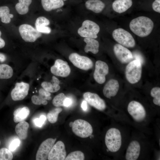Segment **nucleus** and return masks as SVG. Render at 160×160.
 Here are the masks:
<instances>
[{
	"label": "nucleus",
	"mask_w": 160,
	"mask_h": 160,
	"mask_svg": "<svg viewBox=\"0 0 160 160\" xmlns=\"http://www.w3.org/2000/svg\"><path fill=\"white\" fill-rule=\"evenodd\" d=\"M129 26L131 31L135 34L144 37L148 36L152 32L154 23L149 18L141 16L132 20Z\"/></svg>",
	"instance_id": "f257e3e1"
},
{
	"label": "nucleus",
	"mask_w": 160,
	"mask_h": 160,
	"mask_svg": "<svg viewBox=\"0 0 160 160\" xmlns=\"http://www.w3.org/2000/svg\"><path fill=\"white\" fill-rule=\"evenodd\" d=\"M106 147L109 151L116 153L121 148L122 144V137L119 129L116 127L109 129L105 137Z\"/></svg>",
	"instance_id": "f03ea898"
},
{
	"label": "nucleus",
	"mask_w": 160,
	"mask_h": 160,
	"mask_svg": "<svg viewBox=\"0 0 160 160\" xmlns=\"http://www.w3.org/2000/svg\"><path fill=\"white\" fill-rule=\"evenodd\" d=\"M127 114L136 123H144L147 120L148 113L144 107L138 101L132 100L127 105Z\"/></svg>",
	"instance_id": "7ed1b4c3"
},
{
	"label": "nucleus",
	"mask_w": 160,
	"mask_h": 160,
	"mask_svg": "<svg viewBox=\"0 0 160 160\" xmlns=\"http://www.w3.org/2000/svg\"><path fill=\"white\" fill-rule=\"evenodd\" d=\"M142 65L140 61L135 60L129 62L127 66L126 77L130 83L135 84L140 80L142 74Z\"/></svg>",
	"instance_id": "20e7f679"
},
{
	"label": "nucleus",
	"mask_w": 160,
	"mask_h": 160,
	"mask_svg": "<svg viewBox=\"0 0 160 160\" xmlns=\"http://www.w3.org/2000/svg\"><path fill=\"white\" fill-rule=\"evenodd\" d=\"M72 131L76 136L86 138L91 136L93 132L92 127L88 121L82 119L74 121L72 126Z\"/></svg>",
	"instance_id": "39448f33"
},
{
	"label": "nucleus",
	"mask_w": 160,
	"mask_h": 160,
	"mask_svg": "<svg viewBox=\"0 0 160 160\" xmlns=\"http://www.w3.org/2000/svg\"><path fill=\"white\" fill-rule=\"evenodd\" d=\"M100 31V27L96 23L89 20H86L82 23L77 32L81 37L95 39L97 37V34Z\"/></svg>",
	"instance_id": "423d86ee"
},
{
	"label": "nucleus",
	"mask_w": 160,
	"mask_h": 160,
	"mask_svg": "<svg viewBox=\"0 0 160 160\" xmlns=\"http://www.w3.org/2000/svg\"><path fill=\"white\" fill-rule=\"evenodd\" d=\"M112 35L116 41L124 47L132 48L135 45V41L132 35L123 28H118L114 30Z\"/></svg>",
	"instance_id": "0eeeda50"
},
{
	"label": "nucleus",
	"mask_w": 160,
	"mask_h": 160,
	"mask_svg": "<svg viewBox=\"0 0 160 160\" xmlns=\"http://www.w3.org/2000/svg\"><path fill=\"white\" fill-rule=\"evenodd\" d=\"M19 31L22 39L27 42H34L41 36V33L27 24L21 25L19 27Z\"/></svg>",
	"instance_id": "6e6552de"
},
{
	"label": "nucleus",
	"mask_w": 160,
	"mask_h": 160,
	"mask_svg": "<svg viewBox=\"0 0 160 160\" xmlns=\"http://www.w3.org/2000/svg\"><path fill=\"white\" fill-rule=\"evenodd\" d=\"M69 59L75 66L82 70H89L93 66V62L90 58L76 53L71 54L69 56Z\"/></svg>",
	"instance_id": "1a4fd4ad"
},
{
	"label": "nucleus",
	"mask_w": 160,
	"mask_h": 160,
	"mask_svg": "<svg viewBox=\"0 0 160 160\" xmlns=\"http://www.w3.org/2000/svg\"><path fill=\"white\" fill-rule=\"evenodd\" d=\"M83 96L88 103L97 110L103 111L106 109L105 101L97 94L87 92L84 94Z\"/></svg>",
	"instance_id": "9d476101"
},
{
	"label": "nucleus",
	"mask_w": 160,
	"mask_h": 160,
	"mask_svg": "<svg viewBox=\"0 0 160 160\" xmlns=\"http://www.w3.org/2000/svg\"><path fill=\"white\" fill-rule=\"evenodd\" d=\"M50 71L52 73L56 76L65 77L69 75L71 69L67 62L58 59L51 67Z\"/></svg>",
	"instance_id": "9b49d317"
},
{
	"label": "nucleus",
	"mask_w": 160,
	"mask_h": 160,
	"mask_svg": "<svg viewBox=\"0 0 160 160\" xmlns=\"http://www.w3.org/2000/svg\"><path fill=\"white\" fill-rule=\"evenodd\" d=\"M108 72L109 68L107 64L103 61L97 60L95 63L94 78L98 83L103 84L105 81V76Z\"/></svg>",
	"instance_id": "f8f14e48"
},
{
	"label": "nucleus",
	"mask_w": 160,
	"mask_h": 160,
	"mask_svg": "<svg viewBox=\"0 0 160 160\" xmlns=\"http://www.w3.org/2000/svg\"><path fill=\"white\" fill-rule=\"evenodd\" d=\"M56 138H48L43 141L40 145L36 155V160L47 159L49 153L54 145Z\"/></svg>",
	"instance_id": "ddd939ff"
},
{
	"label": "nucleus",
	"mask_w": 160,
	"mask_h": 160,
	"mask_svg": "<svg viewBox=\"0 0 160 160\" xmlns=\"http://www.w3.org/2000/svg\"><path fill=\"white\" fill-rule=\"evenodd\" d=\"M66 156L65 146L64 143L59 141L54 144L49 154L48 160H64Z\"/></svg>",
	"instance_id": "4468645a"
},
{
	"label": "nucleus",
	"mask_w": 160,
	"mask_h": 160,
	"mask_svg": "<svg viewBox=\"0 0 160 160\" xmlns=\"http://www.w3.org/2000/svg\"><path fill=\"white\" fill-rule=\"evenodd\" d=\"M114 54L118 60L123 63L130 62L133 58L131 52L124 46L116 44L113 47Z\"/></svg>",
	"instance_id": "2eb2a0df"
},
{
	"label": "nucleus",
	"mask_w": 160,
	"mask_h": 160,
	"mask_svg": "<svg viewBox=\"0 0 160 160\" xmlns=\"http://www.w3.org/2000/svg\"><path fill=\"white\" fill-rule=\"evenodd\" d=\"M29 89V85L27 83H17L11 93L12 99L14 101L23 100L27 95Z\"/></svg>",
	"instance_id": "dca6fc26"
},
{
	"label": "nucleus",
	"mask_w": 160,
	"mask_h": 160,
	"mask_svg": "<svg viewBox=\"0 0 160 160\" xmlns=\"http://www.w3.org/2000/svg\"><path fill=\"white\" fill-rule=\"evenodd\" d=\"M141 145L136 140H132L129 144L126 150L125 159L126 160H136L140 157Z\"/></svg>",
	"instance_id": "f3484780"
},
{
	"label": "nucleus",
	"mask_w": 160,
	"mask_h": 160,
	"mask_svg": "<svg viewBox=\"0 0 160 160\" xmlns=\"http://www.w3.org/2000/svg\"><path fill=\"white\" fill-rule=\"evenodd\" d=\"M119 85L118 81L114 79H111L106 84L103 90L104 96L111 99L115 96L119 90Z\"/></svg>",
	"instance_id": "a211bd4d"
},
{
	"label": "nucleus",
	"mask_w": 160,
	"mask_h": 160,
	"mask_svg": "<svg viewBox=\"0 0 160 160\" xmlns=\"http://www.w3.org/2000/svg\"><path fill=\"white\" fill-rule=\"evenodd\" d=\"M132 4V0H115L113 3L112 7L114 11L120 13L126 11Z\"/></svg>",
	"instance_id": "6ab92c4d"
},
{
	"label": "nucleus",
	"mask_w": 160,
	"mask_h": 160,
	"mask_svg": "<svg viewBox=\"0 0 160 160\" xmlns=\"http://www.w3.org/2000/svg\"><path fill=\"white\" fill-rule=\"evenodd\" d=\"M44 9L48 12L63 7L65 2L63 0H41Z\"/></svg>",
	"instance_id": "aec40b11"
},
{
	"label": "nucleus",
	"mask_w": 160,
	"mask_h": 160,
	"mask_svg": "<svg viewBox=\"0 0 160 160\" xmlns=\"http://www.w3.org/2000/svg\"><path fill=\"white\" fill-rule=\"evenodd\" d=\"M84 4L87 9L96 13L101 12L105 7L104 3L100 0H87Z\"/></svg>",
	"instance_id": "412c9836"
},
{
	"label": "nucleus",
	"mask_w": 160,
	"mask_h": 160,
	"mask_svg": "<svg viewBox=\"0 0 160 160\" xmlns=\"http://www.w3.org/2000/svg\"><path fill=\"white\" fill-rule=\"evenodd\" d=\"M30 113V110L27 107L17 108L14 111L13 114L14 122L18 123L24 121L28 117Z\"/></svg>",
	"instance_id": "4be33fe9"
},
{
	"label": "nucleus",
	"mask_w": 160,
	"mask_h": 160,
	"mask_svg": "<svg viewBox=\"0 0 160 160\" xmlns=\"http://www.w3.org/2000/svg\"><path fill=\"white\" fill-rule=\"evenodd\" d=\"M84 41L86 44L84 49L86 52H90L94 54H96L98 52L99 44L98 41L93 38H85Z\"/></svg>",
	"instance_id": "5701e85b"
},
{
	"label": "nucleus",
	"mask_w": 160,
	"mask_h": 160,
	"mask_svg": "<svg viewBox=\"0 0 160 160\" xmlns=\"http://www.w3.org/2000/svg\"><path fill=\"white\" fill-rule=\"evenodd\" d=\"M29 127L28 123L24 121L19 122L16 125L15 132L21 139L24 140L27 138Z\"/></svg>",
	"instance_id": "b1692460"
},
{
	"label": "nucleus",
	"mask_w": 160,
	"mask_h": 160,
	"mask_svg": "<svg viewBox=\"0 0 160 160\" xmlns=\"http://www.w3.org/2000/svg\"><path fill=\"white\" fill-rule=\"evenodd\" d=\"M32 0H18V2L15 5V8L20 14H27L29 11V7L31 3Z\"/></svg>",
	"instance_id": "393cba45"
},
{
	"label": "nucleus",
	"mask_w": 160,
	"mask_h": 160,
	"mask_svg": "<svg viewBox=\"0 0 160 160\" xmlns=\"http://www.w3.org/2000/svg\"><path fill=\"white\" fill-rule=\"evenodd\" d=\"M13 75V70L11 67L6 64H0V79H9Z\"/></svg>",
	"instance_id": "a878e982"
},
{
	"label": "nucleus",
	"mask_w": 160,
	"mask_h": 160,
	"mask_svg": "<svg viewBox=\"0 0 160 160\" xmlns=\"http://www.w3.org/2000/svg\"><path fill=\"white\" fill-rule=\"evenodd\" d=\"M62 111V108L59 107L50 111L47 115V118L49 121L52 124L56 123L57 120L59 113Z\"/></svg>",
	"instance_id": "bb28decb"
},
{
	"label": "nucleus",
	"mask_w": 160,
	"mask_h": 160,
	"mask_svg": "<svg viewBox=\"0 0 160 160\" xmlns=\"http://www.w3.org/2000/svg\"><path fill=\"white\" fill-rule=\"evenodd\" d=\"M9 12V9L8 7L4 6L0 7V18L3 23H8L10 22Z\"/></svg>",
	"instance_id": "cd10ccee"
},
{
	"label": "nucleus",
	"mask_w": 160,
	"mask_h": 160,
	"mask_svg": "<svg viewBox=\"0 0 160 160\" xmlns=\"http://www.w3.org/2000/svg\"><path fill=\"white\" fill-rule=\"evenodd\" d=\"M51 99L50 96L46 97L45 96L39 94V95H34L32 96L31 100L33 104L36 105H40L43 104L45 105L47 104V100Z\"/></svg>",
	"instance_id": "c85d7f7f"
},
{
	"label": "nucleus",
	"mask_w": 160,
	"mask_h": 160,
	"mask_svg": "<svg viewBox=\"0 0 160 160\" xmlns=\"http://www.w3.org/2000/svg\"><path fill=\"white\" fill-rule=\"evenodd\" d=\"M43 88L49 92H55L58 91L60 88L59 84L52 82L44 81L41 84Z\"/></svg>",
	"instance_id": "c756f323"
},
{
	"label": "nucleus",
	"mask_w": 160,
	"mask_h": 160,
	"mask_svg": "<svg viewBox=\"0 0 160 160\" xmlns=\"http://www.w3.org/2000/svg\"><path fill=\"white\" fill-rule=\"evenodd\" d=\"M85 159L84 153L79 151L72 152L66 156L65 160H84Z\"/></svg>",
	"instance_id": "7c9ffc66"
},
{
	"label": "nucleus",
	"mask_w": 160,
	"mask_h": 160,
	"mask_svg": "<svg viewBox=\"0 0 160 160\" xmlns=\"http://www.w3.org/2000/svg\"><path fill=\"white\" fill-rule=\"evenodd\" d=\"M151 96L153 98V103L158 106H160V88L155 87L153 88L150 92Z\"/></svg>",
	"instance_id": "2f4dec72"
},
{
	"label": "nucleus",
	"mask_w": 160,
	"mask_h": 160,
	"mask_svg": "<svg viewBox=\"0 0 160 160\" xmlns=\"http://www.w3.org/2000/svg\"><path fill=\"white\" fill-rule=\"evenodd\" d=\"M66 97L64 93H60L54 97L52 101V104L56 107L64 106V102Z\"/></svg>",
	"instance_id": "473e14b6"
},
{
	"label": "nucleus",
	"mask_w": 160,
	"mask_h": 160,
	"mask_svg": "<svg viewBox=\"0 0 160 160\" xmlns=\"http://www.w3.org/2000/svg\"><path fill=\"white\" fill-rule=\"evenodd\" d=\"M13 158V155L9 149L6 148L0 149V160H11Z\"/></svg>",
	"instance_id": "72a5a7b5"
},
{
	"label": "nucleus",
	"mask_w": 160,
	"mask_h": 160,
	"mask_svg": "<svg viewBox=\"0 0 160 160\" xmlns=\"http://www.w3.org/2000/svg\"><path fill=\"white\" fill-rule=\"evenodd\" d=\"M50 22L46 17L41 16L38 17L36 20L35 25L36 28L37 27L47 26L49 24Z\"/></svg>",
	"instance_id": "f704fd0d"
},
{
	"label": "nucleus",
	"mask_w": 160,
	"mask_h": 160,
	"mask_svg": "<svg viewBox=\"0 0 160 160\" xmlns=\"http://www.w3.org/2000/svg\"><path fill=\"white\" fill-rule=\"evenodd\" d=\"M46 119V117L42 115L39 118L35 119L33 121L35 125L39 127H41L44 123Z\"/></svg>",
	"instance_id": "c9c22d12"
},
{
	"label": "nucleus",
	"mask_w": 160,
	"mask_h": 160,
	"mask_svg": "<svg viewBox=\"0 0 160 160\" xmlns=\"http://www.w3.org/2000/svg\"><path fill=\"white\" fill-rule=\"evenodd\" d=\"M20 141L16 139L12 140L9 146V149L12 151H15L20 145Z\"/></svg>",
	"instance_id": "e433bc0d"
},
{
	"label": "nucleus",
	"mask_w": 160,
	"mask_h": 160,
	"mask_svg": "<svg viewBox=\"0 0 160 160\" xmlns=\"http://www.w3.org/2000/svg\"><path fill=\"white\" fill-rule=\"evenodd\" d=\"M36 29L40 33L49 34L51 32V28L47 26L37 27L36 28Z\"/></svg>",
	"instance_id": "4c0bfd02"
},
{
	"label": "nucleus",
	"mask_w": 160,
	"mask_h": 160,
	"mask_svg": "<svg viewBox=\"0 0 160 160\" xmlns=\"http://www.w3.org/2000/svg\"><path fill=\"white\" fill-rule=\"evenodd\" d=\"M153 10L155 12L160 13V0H155L152 4Z\"/></svg>",
	"instance_id": "58836bf2"
},
{
	"label": "nucleus",
	"mask_w": 160,
	"mask_h": 160,
	"mask_svg": "<svg viewBox=\"0 0 160 160\" xmlns=\"http://www.w3.org/2000/svg\"><path fill=\"white\" fill-rule=\"evenodd\" d=\"M133 58H135V60L140 61L142 64L144 62V59L140 54L138 53L135 52L133 54Z\"/></svg>",
	"instance_id": "ea45409f"
},
{
	"label": "nucleus",
	"mask_w": 160,
	"mask_h": 160,
	"mask_svg": "<svg viewBox=\"0 0 160 160\" xmlns=\"http://www.w3.org/2000/svg\"><path fill=\"white\" fill-rule=\"evenodd\" d=\"M39 94H40L43 96L48 97L50 96L51 94L49 92H47L43 88L40 89L39 91Z\"/></svg>",
	"instance_id": "a19ab883"
},
{
	"label": "nucleus",
	"mask_w": 160,
	"mask_h": 160,
	"mask_svg": "<svg viewBox=\"0 0 160 160\" xmlns=\"http://www.w3.org/2000/svg\"><path fill=\"white\" fill-rule=\"evenodd\" d=\"M71 104L72 100L71 99L67 97L64 102V106L68 107L71 106Z\"/></svg>",
	"instance_id": "79ce46f5"
},
{
	"label": "nucleus",
	"mask_w": 160,
	"mask_h": 160,
	"mask_svg": "<svg viewBox=\"0 0 160 160\" xmlns=\"http://www.w3.org/2000/svg\"><path fill=\"white\" fill-rule=\"evenodd\" d=\"M1 33L0 31V49L3 48L5 45V42L4 40L1 37Z\"/></svg>",
	"instance_id": "37998d69"
},
{
	"label": "nucleus",
	"mask_w": 160,
	"mask_h": 160,
	"mask_svg": "<svg viewBox=\"0 0 160 160\" xmlns=\"http://www.w3.org/2000/svg\"><path fill=\"white\" fill-rule=\"evenodd\" d=\"M51 81L59 85L60 83L59 80L55 76H52Z\"/></svg>",
	"instance_id": "c03bdc74"
},
{
	"label": "nucleus",
	"mask_w": 160,
	"mask_h": 160,
	"mask_svg": "<svg viewBox=\"0 0 160 160\" xmlns=\"http://www.w3.org/2000/svg\"><path fill=\"white\" fill-rule=\"evenodd\" d=\"M81 107L82 109L84 111H86L87 109V102L85 100H84L81 105Z\"/></svg>",
	"instance_id": "a18cd8bd"
},
{
	"label": "nucleus",
	"mask_w": 160,
	"mask_h": 160,
	"mask_svg": "<svg viewBox=\"0 0 160 160\" xmlns=\"http://www.w3.org/2000/svg\"><path fill=\"white\" fill-rule=\"evenodd\" d=\"M6 59V56L3 54L0 53V62H3Z\"/></svg>",
	"instance_id": "49530a36"
},
{
	"label": "nucleus",
	"mask_w": 160,
	"mask_h": 160,
	"mask_svg": "<svg viewBox=\"0 0 160 160\" xmlns=\"http://www.w3.org/2000/svg\"><path fill=\"white\" fill-rule=\"evenodd\" d=\"M9 17L11 18H12L14 17V15L12 14H10Z\"/></svg>",
	"instance_id": "de8ad7c7"
},
{
	"label": "nucleus",
	"mask_w": 160,
	"mask_h": 160,
	"mask_svg": "<svg viewBox=\"0 0 160 160\" xmlns=\"http://www.w3.org/2000/svg\"><path fill=\"white\" fill-rule=\"evenodd\" d=\"M73 122H70V123L69 125V126H70V127H72V124H73Z\"/></svg>",
	"instance_id": "09e8293b"
},
{
	"label": "nucleus",
	"mask_w": 160,
	"mask_h": 160,
	"mask_svg": "<svg viewBox=\"0 0 160 160\" xmlns=\"http://www.w3.org/2000/svg\"><path fill=\"white\" fill-rule=\"evenodd\" d=\"M64 2L67 1L68 0H63Z\"/></svg>",
	"instance_id": "8fccbe9b"
},
{
	"label": "nucleus",
	"mask_w": 160,
	"mask_h": 160,
	"mask_svg": "<svg viewBox=\"0 0 160 160\" xmlns=\"http://www.w3.org/2000/svg\"><path fill=\"white\" fill-rule=\"evenodd\" d=\"M0 144H1V141H0Z\"/></svg>",
	"instance_id": "3c124183"
}]
</instances>
